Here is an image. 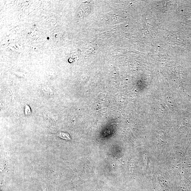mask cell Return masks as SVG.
<instances>
[{
  "mask_svg": "<svg viewBox=\"0 0 191 191\" xmlns=\"http://www.w3.org/2000/svg\"><path fill=\"white\" fill-rule=\"evenodd\" d=\"M58 136L61 138H63V139H70V136L67 134L65 133L60 132L58 134Z\"/></svg>",
  "mask_w": 191,
  "mask_h": 191,
  "instance_id": "6da1fadb",
  "label": "cell"
}]
</instances>
